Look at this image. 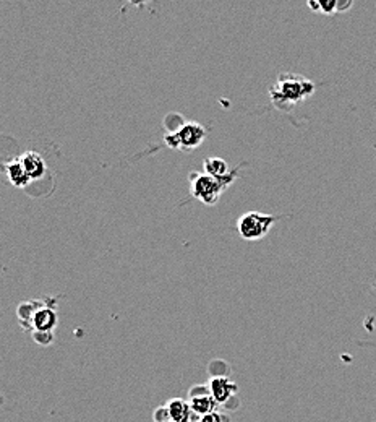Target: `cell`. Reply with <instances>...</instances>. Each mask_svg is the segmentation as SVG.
I'll return each instance as SVG.
<instances>
[{
	"mask_svg": "<svg viewBox=\"0 0 376 422\" xmlns=\"http://www.w3.org/2000/svg\"><path fill=\"white\" fill-rule=\"evenodd\" d=\"M193 422H231L229 416L219 413V411H216V413H211L208 416H203V418H197Z\"/></svg>",
	"mask_w": 376,
	"mask_h": 422,
	"instance_id": "obj_15",
	"label": "cell"
},
{
	"mask_svg": "<svg viewBox=\"0 0 376 422\" xmlns=\"http://www.w3.org/2000/svg\"><path fill=\"white\" fill-rule=\"evenodd\" d=\"M209 392L213 395L214 399L218 401L219 406H226L229 401L234 399L238 393V387L235 382H232L229 377L216 376L211 377L208 382Z\"/></svg>",
	"mask_w": 376,
	"mask_h": 422,
	"instance_id": "obj_7",
	"label": "cell"
},
{
	"mask_svg": "<svg viewBox=\"0 0 376 422\" xmlns=\"http://www.w3.org/2000/svg\"><path fill=\"white\" fill-rule=\"evenodd\" d=\"M203 169L206 174H209V176H213V177H219V179L229 176L231 174L227 162L222 160V158H218V156L206 158L203 162Z\"/></svg>",
	"mask_w": 376,
	"mask_h": 422,
	"instance_id": "obj_12",
	"label": "cell"
},
{
	"mask_svg": "<svg viewBox=\"0 0 376 422\" xmlns=\"http://www.w3.org/2000/svg\"><path fill=\"white\" fill-rule=\"evenodd\" d=\"M188 401H190V406H192L193 414L197 416V418H203V416L216 413L219 408L218 401L214 399V397L209 392L208 383L195 385V387L190 388Z\"/></svg>",
	"mask_w": 376,
	"mask_h": 422,
	"instance_id": "obj_5",
	"label": "cell"
},
{
	"mask_svg": "<svg viewBox=\"0 0 376 422\" xmlns=\"http://www.w3.org/2000/svg\"><path fill=\"white\" fill-rule=\"evenodd\" d=\"M315 93V83L299 73H280L269 89L271 103L280 110H292Z\"/></svg>",
	"mask_w": 376,
	"mask_h": 422,
	"instance_id": "obj_1",
	"label": "cell"
},
{
	"mask_svg": "<svg viewBox=\"0 0 376 422\" xmlns=\"http://www.w3.org/2000/svg\"><path fill=\"white\" fill-rule=\"evenodd\" d=\"M352 5V0H339V12L347 10Z\"/></svg>",
	"mask_w": 376,
	"mask_h": 422,
	"instance_id": "obj_16",
	"label": "cell"
},
{
	"mask_svg": "<svg viewBox=\"0 0 376 422\" xmlns=\"http://www.w3.org/2000/svg\"><path fill=\"white\" fill-rule=\"evenodd\" d=\"M150 0H129V4L135 5V7H143V5H146Z\"/></svg>",
	"mask_w": 376,
	"mask_h": 422,
	"instance_id": "obj_17",
	"label": "cell"
},
{
	"mask_svg": "<svg viewBox=\"0 0 376 422\" xmlns=\"http://www.w3.org/2000/svg\"><path fill=\"white\" fill-rule=\"evenodd\" d=\"M206 135H208V129L198 122H183L179 125L177 130L169 132L164 136L167 146H171L172 150H183L190 151L198 148L203 143Z\"/></svg>",
	"mask_w": 376,
	"mask_h": 422,
	"instance_id": "obj_4",
	"label": "cell"
},
{
	"mask_svg": "<svg viewBox=\"0 0 376 422\" xmlns=\"http://www.w3.org/2000/svg\"><path fill=\"white\" fill-rule=\"evenodd\" d=\"M4 171H5V176H7V179H8V182L17 188H26L31 182H33L18 158L5 162Z\"/></svg>",
	"mask_w": 376,
	"mask_h": 422,
	"instance_id": "obj_10",
	"label": "cell"
},
{
	"mask_svg": "<svg viewBox=\"0 0 376 422\" xmlns=\"http://www.w3.org/2000/svg\"><path fill=\"white\" fill-rule=\"evenodd\" d=\"M44 299H31V300H23L18 304L17 307V319L21 328L25 331H33V319L38 309L42 305Z\"/></svg>",
	"mask_w": 376,
	"mask_h": 422,
	"instance_id": "obj_11",
	"label": "cell"
},
{
	"mask_svg": "<svg viewBox=\"0 0 376 422\" xmlns=\"http://www.w3.org/2000/svg\"><path fill=\"white\" fill-rule=\"evenodd\" d=\"M57 304H59V298H44L42 305L33 319V331L31 333H34V331H51V333H54L57 325H59Z\"/></svg>",
	"mask_w": 376,
	"mask_h": 422,
	"instance_id": "obj_6",
	"label": "cell"
},
{
	"mask_svg": "<svg viewBox=\"0 0 376 422\" xmlns=\"http://www.w3.org/2000/svg\"><path fill=\"white\" fill-rule=\"evenodd\" d=\"M309 7L318 13L335 15L339 12V0H309Z\"/></svg>",
	"mask_w": 376,
	"mask_h": 422,
	"instance_id": "obj_13",
	"label": "cell"
},
{
	"mask_svg": "<svg viewBox=\"0 0 376 422\" xmlns=\"http://www.w3.org/2000/svg\"><path fill=\"white\" fill-rule=\"evenodd\" d=\"M238 169L240 167H235L234 171H231L229 176L222 179L213 177L206 172H190V195H192V198L198 200L203 205H208V207L216 205L224 190L237 179Z\"/></svg>",
	"mask_w": 376,
	"mask_h": 422,
	"instance_id": "obj_2",
	"label": "cell"
},
{
	"mask_svg": "<svg viewBox=\"0 0 376 422\" xmlns=\"http://www.w3.org/2000/svg\"><path fill=\"white\" fill-rule=\"evenodd\" d=\"M18 160L21 161V165L26 169V172H28V176L31 177V181L36 182L39 181L46 176L47 172V165L46 160L42 158V155H39L38 151L34 150H28L25 153H21L18 156Z\"/></svg>",
	"mask_w": 376,
	"mask_h": 422,
	"instance_id": "obj_8",
	"label": "cell"
},
{
	"mask_svg": "<svg viewBox=\"0 0 376 422\" xmlns=\"http://www.w3.org/2000/svg\"><path fill=\"white\" fill-rule=\"evenodd\" d=\"M280 219V216L264 215L258 213V211H248L243 213L240 218L237 219V231L243 241L257 242L261 241L263 237L268 236V232L271 231L274 224Z\"/></svg>",
	"mask_w": 376,
	"mask_h": 422,
	"instance_id": "obj_3",
	"label": "cell"
},
{
	"mask_svg": "<svg viewBox=\"0 0 376 422\" xmlns=\"http://www.w3.org/2000/svg\"><path fill=\"white\" fill-rule=\"evenodd\" d=\"M169 419L172 422H193L197 419V416L193 414L192 406H190L188 399L182 398H172L169 399L166 404Z\"/></svg>",
	"mask_w": 376,
	"mask_h": 422,
	"instance_id": "obj_9",
	"label": "cell"
},
{
	"mask_svg": "<svg viewBox=\"0 0 376 422\" xmlns=\"http://www.w3.org/2000/svg\"><path fill=\"white\" fill-rule=\"evenodd\" d=\"M167 422H172V421H167Z\"/></svg>",
	"mask_w": 376,
	"mask_h": 422,
	"instance_id": "obj_18",
	"label": "cell"
},
{
	"mask_svg": "<svg viewBox=\"0 0 376 422\" xmlns=\"http://www.w3.org/2000/svg\"><path fill=\"white\" fill-rule=\"evenodd\" d=\"M33 340L41 346H51L54 343V333H51V331H34Z\"/></svg>",
	"mask_w": 376,
	"mask_h": 422,
	"instance_id": "obj_14",
	"label": "cell"
}]
</instances>
